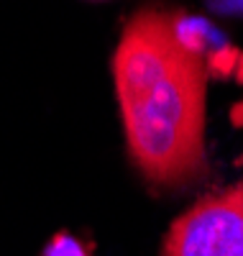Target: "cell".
<instances>
[{"label":"cell","instance_id":"6da1fadb","mask_svg":"<svg viewBox=\"0 0 243 256\" xmlns=\"http://www.w3.org/2000/svg\"><path fill=\"white\" fill-rule=\"evenodd\" d=\"M128 156L159 190L208 174V70L172 13L144 8L126 24L113 56Z\"/></svg>","mask_w":243,"mask_h":256},{"label":"cell","instance_id":"7a4b0ae2","mask_svg":"<svg viewBox=\"0 0 243 256\" xmlns=\"http://www.w3.org/2000/svg\"><path fill=\"white\" fill-rule=\"evenodd\" d=\"M162 256H243V182L184 210L169 226Z\"/></svg>","mask_w":243,"mask_h":256},{"label":"cell","instance_id":"3957f363","mask_svg":"<svg viewBox=\"0 0 243 256\" xmlns=\"http://www.w3.org/2000/svg\"><path fill=\"white\" fill-rule=\"evenodd\" d=\"M46 256H84L82 246L72 238H56L54 246L46 251Z\"/></svg>","mask_w":243,"mask_h":256}]
</instances>
